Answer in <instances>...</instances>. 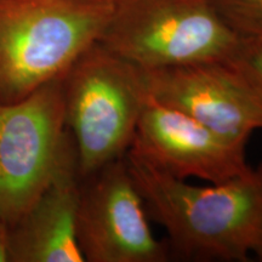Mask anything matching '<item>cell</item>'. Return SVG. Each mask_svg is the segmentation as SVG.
Masks as SVG:
<instances>
[{
	"label": "cell",
	"mask_w": 262,
	"mask_h": 262,
	"mask_svg": "<svg viewBox=\"0 0 262 262\" xmlns=\"http://www.w3.org/2000/svg\"><path fill=\"white\" fill-rule=\"evenodd\" d=\"M125 159L170 251L186 260L262 261V163L227 181L193 186L130 150Z\"/></svg>",
	"instance_id": "6da1fadb"
},
{
	"label": "cell",
	"mask_w": 262,
	"mask_h": 262,
	"mask_svg": "<svg viewBox=\"0 0 262 262\" xmlns=\"http://www.w3.org/2000/svg\"><path fill=\"white\" fill-rule=\"evenodd\" d=\"M114 0H0V102L63 77L100 40Z\"/></svg>",
	"instance_id": "7a4b0ae2"
},
{
	"label": "cell",
	"mask_w": 262,
	"mask_h": 262,
	"mask_svg": "<svg viewBox=\"0 0 262 262\" xmlns=\"http://www.w3.org/2000/svg\"><path fill=\"white\" fill-rule=\"evenodd\" d=\"M98 42L141 70L231 63L248 47L210 0H114Z\"/></svg>",
	"instance_id": "3957f363"
},
{
	"label": "cell",
	"mask_w": 262,
	"mask_h": 262,
	"mask_svg": "<svg viewBox=\"0 0 262 262\" xmlns=\"http://www.w3.org/2000/svg\"><path fill=\"white\" fill-rule=\"evenodd\" d=\"M146 95L139 68L98 41L66 72V125L73 134L79 175L86 178L125 157Z\"/></svg>",
	"instance_id": "277c9868"
},
{
	"label": "cell",
	"mask_w": 262,
	"mask_h": 262,
	"mask_svg": "<svg viewBox=\"0 0 262 262\" xmlns=\"http://www.w3.org/2000/svg\"><path fill=\"white\" fill-rule=\"evenodd\" d=\"M63 77L0 102V220L15 225L75 155L64 131Z\"/></svg>",
	"instance_id": "5b68a950"
},
{
	"label": "cell",
	"mask_w": 262,
	"mask_h": 262,
	"mask_svg": "<svg viewBox=\"0 0 262 262\" xmlns=\"http://www.w3.org/2000/svg\"><path fill=\"white\" fill-rule=\"evenodd\" d=\"M80 191L78 239L85 261L164 262L168 243L156 238L125 157L107 164Z\"/></svg>",
	"instance_id": "8992f818"
},
{
	"label": "cell",
	"mask_w": 262,
	"mask_h": 262,
	"mask_svg": "<svg viewBox=\"0 0 262 262\" xmlns=\"http://www.w3.org/2000/svg\"><path fill=\"white\" fill-rule=\"evenodd\" d=\"M130 152L173 178L220 183L247 172V143L215 133L147 93Z\"/></svg>",
	"instance_id": "52a82bcc"
},
{
	"label": "cell",
	"mask_w": 262,
	"mask_h": 262,
	"mask_svg": "<svg viewBox=\"0 0 262 262\" xmlns=\"http://www.w3.org/2000/svg\"><path fill=\"white\" fill-rule=\"evenodd\" d=\"M139 70L150 96L229 140L248 143L262 129V101L229 63Z\"/></svg>",
	"instance_id": "ba28073f"
},
{
	"label": "cell",
	"mask_w": 262,
	"mask_h": 262,
	"mask_svg": "<svg viewBox=\"0 0 262 262\" xmlns=\"http://www.w3.org/2000/svg\"><path fill=\"white\" fill-rule=\"evenodd\" d=\"M77 173V156L73 155L15 224V231L9 234L10 260L85 261L78 239L80 188Z\"/></svg>",
	"instance_id": "9c48e42d"
},
{
	"label": "cell",
	"mask_w": 262,
	"mask_h": 262,
	"mask_svg": "<svg viewBox=\"0 0 262 262\" xmlns=\"http://www.w3.org/2000/svg\"><path fill=\"white\" fill-rule=\"evenodd\" d=\"M225 24L245 44L262 42V0H210Z\"/></svg>",
	"instance_id": "30bf717a"
},
{
	"label": "cell",
	"mask_w": 262,
	"mask_h": 262,
	"mask_svg": "<svg viewBox=\"0 0 262 262\" xmlns=\"http://www.w3.org/2000/svg\"><path fill=\"white\" fill-rule=\"evenodd\" d=\"M229 66L262 101V42L248 45Z\"/></svg>",
	"instance_id": "8fae6325"
},
{
	"label": "cell",
	"mask_w": 262,
	"mask_h": 262,
	"mask_svg": "<svg viewBox=\"0 0 262 262\" xmlns=\"http://www.w3.org/2000/svg\"><path fill=\"white\" fill-rule=\"evenodd\" d=\"M9 260V234L5 231V224L0 220V262Z\"/></svg>",
	"instance_id": "7c38bea8"
}]
</instances>
